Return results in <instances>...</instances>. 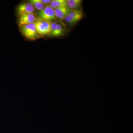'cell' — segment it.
Returning <instances> with one entry per match:
<instances>
[{"mask_svg": "<svg viewBox=\"0 0 133 133\" xmlns=\"http://www.w3.org/2000/svg\"><path fill=\"white\" fill-rule=\"evenodd\" d=\"M20 29L22 34L29 40L35 41L40 38L35 23L21 26Z\"/></svg>", "mask_w": 133, "mask_h": 133, "instance_id": "obj_1", "label": "cell"}, {"mask_svg": "<svg viewBox=\"0 0 133 133\" xmlns=\"http://www.w3.org/2000/svg\"><path fill=\"white\" fill-rule=\"evenodd\" d=\"M51 22L38 18L35 23L37 31L39 35L44 36L50 35L51 31Z\"/></svg>", "mask_w": 133, "mask_h": 133, "instance_id": "obj_2", "label": "cell"}, {"mask_svg": "<svg viewBox=\"0 0 133 133\" xmlns=\"http://www.w3.org/2000/svg\"><path fill=\"white\" fill-rule=\"evenodd\" d=\"M39 18L46 21L52 22L57 18L55 16L54 9L49 6H46L39 13Z\"/></svg>", "mask_w": 133, "mask_h": 133, "instance_id": "obj_3", "label": "cell"}, {"mask_svg": "<svg viewBox=\"0 0 133 133\" xmlns=\"http://www.w3.org/2000/svg\"><path fill=\"white\" fill-rule=\"evenodd\" d=\"M35 9L30 2H23L17 6L16 12L18 16L25 14L34 13Z\"/></svg>", "mask_w": 133, "mask_h": 133, "instance_id": "obj_4", "label": "cell"}, {"mask_svg": "<svg viewBox=\"0 0 133 133\" xmlns=\"http://www.w3.org/2000/svg\"><path fill=\"white\" fill-rule=\"evenodd\" d=\"M19 17L18 24L19 27L26 24L34 23L38 18L37 16L34 13L25 14Z\"/></svg>", "mask_w": 133, "mask_h": 133, "instance_id": "obj_5", "label": "cell"}, {"mask_svg": "<svg viewBox=\"0 0 133 133\" xmlns=\"http://www.w3.org/2000/svg\"><path fill=\"white\" fill-rule=\"evenodd\" d=\"M51 31L50 35L54 37H58L63 35L65 30L62 24L55 22H51Z\"/></svg>", "mask_w": 133, "mask_h": 133, "instance_id": "obj_6", "label": "cell"}, {"mask_svg": "<svg viewBox=\"0 0 133 133\" xmlns=\"http://www.w3.org/2000/svg\"><path fill=\"white\" fill-rule=\"evenodd\" d=\"M54 10L55 16L57 19L60 20H64L70 10L66 6L56 9H54Z\"/></svg>", "mask_w": 133, "mask_h": 133, "instance_id": "obj_7", "label": "cell"}, {"mask_svg": "<svg viewBox=\"0 0 133 133\" xmlns=\"http://www.w3.org/2000/svg\"><path fill=\"white\" fill-rule=\"evenodd\" d=\"M81 5V0H68L66 2V6L71 10H80Z\"/></svg>", "mask_w": 133, "mask_h": 133, "instance_id": "obj_8", "label": "cell"}, {"mask_svg": "<svg viewBox=\"0 0 133 133\" xmlns=\"http://www.w3.org/2000/svg\"><path fill=\"white\" fill-rule=\"evenodd\" d=\"M66 0H54L52 1L49 6L55 9L62 7L66 6Z\"/></svg>", "mask_w": 133, "mask_h": 133, "instance_id": "obj_9", "label": "cell"}, {"mask_svg": "<svg viewBox=\"0 0 133 133\" xmlns=\"http://www.w3.org/2000/svg\"><path fill=\"white\" fill-rule=\"evenodd\" d=\"M68 15L77 22L80 21L83 17V14L81 10H70Z\"/></svg>", "mask_w": 133, "mask_h": 133, "instance_id": "obj_10", "label": "cell"}, {"mask_svg": "<svg viewBox=\"0 0 133 133\" xmlns=\"http://www.w3.org/2000/svg\"><path fill=\"white\" fill-rule=\"evenodd\" d=\"M29 2L31 3L35 9L38 11H42L45 7L41 0H30L29 1Z\"/></svg>", "mask_w": 133, "mask_h": 133, "instance_id": "obj_11", "label": "cell"}, {"mask_svg": "<svg viewBox=\"0 0 133 133\" xmlns=\"http://www.w3.org/2000/svg\"><path fill=\"white\" fill-rule=\"evenodd\" d=\"M64 20L67 23L70 24V25H73V24H76V23L77 22L76 21L74 20V19H73L71 17L69 16L68 15L66 16Z\"/></svg>", "mask_w": 133, "mask_h": 133, "instance_id": "obj_12", "label": "cell"}, {"mask_svg": "<svg viewBox=\"0 0 133 133\" xmlns=\"http://www.w3.org/2000/svg\"><path fill=\"white\" fill-rule=\"evenodd\" d=\"M41 1L45 6H49L52 1H51V0H41Z\"/></svg>", "mask_w": 133, "mask_h": 133, "instance_id": "obj_13", "label": "cell"}]
</instances>
